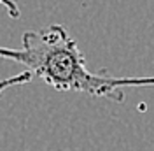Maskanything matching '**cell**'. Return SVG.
Returning a JSON list of instances; mask_svg holds the SVG:
<instances>
[{"mask_svg": "<svg viewBox=\"0 0 154 151\" xmlns=\"http://www.w3.org/2000/svg\"><path fill=\"white\" fill-rule=\"evenodd\" d=\"M0 58L21 63L60 92H79L123 102L125 86H154V77H112L88 70L86 58L63 25L25 32L21 47L0 46Z\"/></svg>", "mask_w": 154, "mask_h": 151, "instance_id": "obj_1", "label": "cell"}, {"mask_svg": "<svg viewBox=\"0 0 154 151\" xmlns=\"http://www.w3.org/2000/svg\"><path fill=\"white\" fill-rule=\"evenodd\" d=\"M32 77H33V74L28 72V70H25V72H19V74H16V76H11V77L2 79V81H0V93H2V92H5L7 88H12V86L26 85V83L32 81Z\"/></svg>", "mask_w": 154, "mask_h": 151, "instance_id": "obj_2", "label": "cell"}, {"mask_svg": "<svg viewBox=\"0 0 154 151\" xmlns=\"http://www.w3.org/2000/svg\"><path fill=\"white\" fill-rule=\"evenodd\" d=\"M0 5L7 11V12H9L11 18H19V16H21L19 7H18V4H16V0H0Z\"/></svg>", "mask_w": 154, "mask_h": 151, "instance_id": "obj_3", "label": "cell"}]
</instances>
